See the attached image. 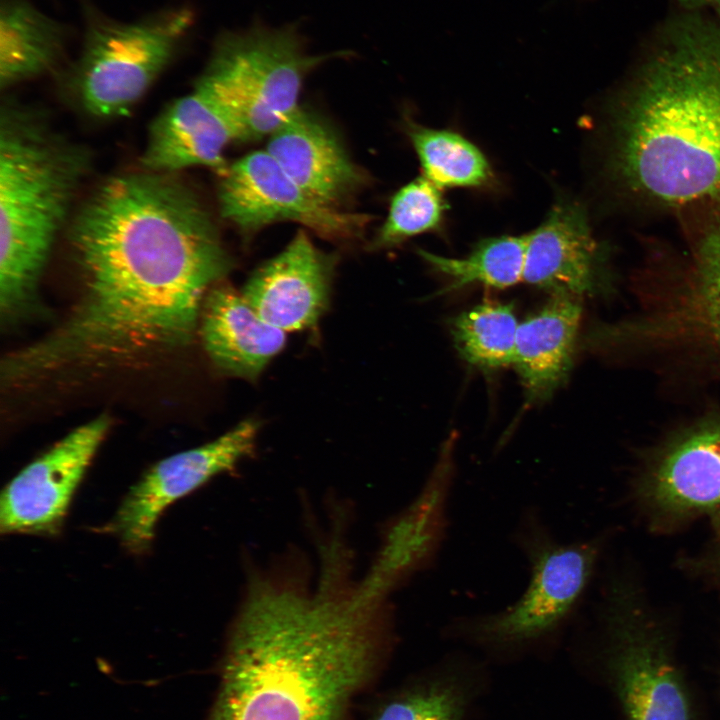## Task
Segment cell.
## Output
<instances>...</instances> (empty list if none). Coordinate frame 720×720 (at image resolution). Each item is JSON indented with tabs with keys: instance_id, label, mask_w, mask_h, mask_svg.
Instances as JSON below:
<instances>
[{
	"instance_id": "cell-1",
	"label": "cell",
	"mask_w": 720,
	"mask_h": 720,
	"mask_svg": "<svg viewBox=\"0 0 720 720\" xmlns=\"http://www.w3.org/2000/svg\"><path fill=\"white\" fill-rule=\"evenodd\" d=\"M380 602L254 581L229 633L209 720H344L374 675Z\"/></svg>"
},
{
	"instance_id": "cell-2",
	"label": "cell",
	"mask_w": 720,
	"mask_h": 720,
	"mask_svg": "<svg viewBox=\"0 0 720 720\" xmlns=\"http://www.w3.org/2000/svg\"><path fill=\"white\" fill-rule=\"evenodd\" d=\"M610 169L631 194L664 207L720 202V23H665L613 115Z\"/></svg>"
},
{
	"instance_id": "cell-3",
	"label": "cell",
	"mask_w": 720,
	"mask_h": 720,
	"mask_svg": "<svg viewBox=\"0 0 720 720\" xmlns=\"http://www.w3.org/2000/svg\"><path fill=\"white\" fill-rule=\"evenodd\" d=\"M88 168V155L40 112L10 99L0 108V315L12 325L37 306L55 240Z\"/></svg>"
},
{
	"instance_id": "cell-4",
	"label": "cell",
	"mask_w": 720,
	"mask_h": 720,
	"mask_svg": "<svg viewBox=\"0 0 720 720\" xmlns=\"http://www.w3.org/2000/svg\"><path fill=\"white\" fill-rule=\"evenodd\" d=\"M335 54L310 55L295 25L221 33L194 82L228 111L241 141L270 136L299 108L306 75Z\"/></svg>"
},
{
	"instance_id": "cell-5",
	"label": "cell",
	"mask_w": 720,
	"mask_h": 720,
	"mask_svg": "<svg viewBox=\"0 0 720 720\" xmlns=\"http://www.w3.org/2000/svg\"><path fill=\"white\" fill-rule=\"evenodd\" d=\"M193 23L185 7L131 22L91 18L68 78L84 111L100 119L127 115L171 64Z\"/></svg>"
},
{
	"instance_id": "cell-6",
	"label": "cell",
	"mask_w": 720,
	"mask_h": 720,
	"mask_svg": "<svg viewBox=\"0 0 720 720\" xmlns=\"http://www.w3.org/2000/svg\"><path fill=\"white\" fill-rule=\"evenodd\" d=\"M513 538L530 570L520 598L502 610L464 616L453 623L473 640L502 648L533 643L566 627L597 556L592 542H559L534 509L522 513Z\"/></svg>"
},
{
	"instance_id": "cell-7",
	"label": "cell",
	"mask_w": 720,
	"mask_h": 720,
	"mask_svg": "<svg viewBox=\"0 0 720 720\" xmlns=\"http://www.w3.org/2000/svg\"><path fill=\"white\" fill-rule=\"evenodd\" d=\"M221 216L243 231L291 221L329 240L359 237L370 216L342 211L298 186L266 151L243 156L220 173Z\"/></svg>"
},
{
	"instance_id": "cell-8",
	"label": "cell",
	"mask_w": 720,
	"mask_h": 720,
	"mask_svg": "<svg viewBox=\"0 0 720 720\" xmlns=\"http://www.w3.org/2000/svg\"><path fill=\"white\" fill-rule=\"evenodd\" d=\"M258 430L259 423L247 419L211 442L156 463L128 491L109 530L128 551L146 552L164 510L250 456Z\"/></svg>"
},
{
	"instance_id": "cell-9",
	"label": "cell",
	"mask_w": 720,
	"mask_h": 720,
	"mask_svg": "<svg viewBox=\"0 0 720 720\" xmlns=\"http://www.w3.org/2000/svg\"><path fill=\"white\" fill-rule=\"evenodd\" d=\"M110 428L101 415L77 427L24 467L3 489L2 534L54 536Z\"/></svg>"
},
{
	"instance_id": "cell-10",
	"label": "cell",
	"mask_w": 720,
	"mask_h": 720,
	"mask_svg": "<svg viewBox=\"0 0 720 720\" xmlns=\"http://www.w3.org/2000/svg\"><path fill=\"white\" fill-rule=\"evenodd\" d=\"M336 257L299 231L249 278L242 295L269 324L286 331L314 328L326 310Z\"/></svg>"
},
{
	"instance_id": "cell-11",
	"label": "cell",
	"mask_w": 720,
	"mask_h": 720,
	"mask_svg": "<svg viewBox=\"0 0 720 720\" xmlns=\"http://www.w3.org/2000/svg\"><path fill=\"white\" fill-rule=\"evenodd\" d=\"M602 248L578 203L558 200L529 235L523 280L552 296L593 293L602 276Z\"/></svg>"
},
{
	"instance_id": "cell-12",
	"label": "cell",
	"mask_w": 720,
	"mask_h": 720,
	"mask_svg": "<svg viewBox=\"0 0 720 720\" xmlns=\"http://www.w3.org/2000/svg\"><path fill=\"white\" fill-rule=\"evenodd\" d=\"M266 151L298 186L328 206L337 207L364 182L335 131L301 108L269 136Z\"/></svg>"
},
{
	"instance_id": "cell-13",
	"label": "cell",
	"mask_w": 720,
	"mask_h": 720,
	"mask_svg": "<svg viewBox=\"0 0 720 720\" xmlns=\"http://www.w3.org/2000/svg\"><path fill=\"white\" fill-rule=\"evenodd\" d=\"M446 447L417 499L397 519L366 583L385 595L388 590L435 560L448 529L453 465Z\"/></svg>"
},
{
	"instance_id": "cell-14",
	"label": "cell",
	"mask_w": 720,
	"mask_h": 720,
	"mask_svg": "<svg viewBox=\"0 0 720 720\" xmlns=\"http://www.w3.org/2000/svg\"><path fill=\"white\" fill-rule=\"evenodd\" d=\"M199 329L214 365L249 381L259 377L286 342L283 330L263 320L242 293L221 282L204 299Z\"/></svg>"
},
{
	"instance_id": "cell-15",
	"label": "cell",
	"mask_w": 720,
	"mask_h": 720,
	"mask_svg": "<svg viewBox=\"0 0 720 720\" xmlns=\"http://www.w3.org/2000/svg\"><path fill=\"white\" fill-rule=\"evenodd\" d=\"M581 305L553 296L518 326L514 365L529 402L544 401L566 380L573 363Z\"/></svg>"
},
{
	"instance_id": "cell-16",
	"label": "cell",
	"mask_w": 720,
	"mask_h": 720,
	"mask_svg": "<svg viewBox=\"0 0 720 720\" xmlns=\"http://www.w3.org/2000/svg\"><path fill=\"white\" fill-rule=\"evenodd\" d=\"M650 495L673 512L720 509V421L695 426L664 452Z\"/></svg>"
},
{
	"instance_id": "cell-17",
	"label": "cell",
	"mask_w": 720,
	"mask_h": 720,
	"mask_svg": "<svg viewBox=\"0 0 720 720\" xmlns=\"http://www.w3.org/2000/svg\"><path fill=\"white\" fill-rule=\"evenodd\" d=\"M68 40L66 25L28 0H1V90L51 71L62 59Z\"/></svg>"
},
{
	"instance_id": "cell-18",
	"label": "cell",
	"mask_w": 720,
	"mask_h": 720,
	"mask_svg": "<svg viewBox=\"0 0 720 720\" xmlns=\"http://www.w3.org/2000/svg\"><path fill=\"white\" fill-rule=\"evenodd\" d=\"M623 648L620 679L630 720H690L683 691L656 646L630 635Z\"/></svg>"
},
{
	"instance_id": "cell-19",
	"label": "cell",
	"mask_w": 720,
	"mask_h": 720,
	"mask_svg": "<svg viewBox=\"0 0 720 720\" xmlns=\"http://www.w3.org/2000/svg\"><path fill=\"white\" fill-rule=\"evenodd\" d=\"M408 136L420 161L423 176L440 188H477L492 179L483 152L461 134L411 122Z\"/></svg>"
},
{
	"instance_id": "cell-20",
	"label": "cell",
	"mask_w": 720,
	"mask_h": 720,
	"mask_svg": "<svg viewBox=\"0 0 720 720\" xmlns=\"http://www.w3.org/2000/svg\"><path fill=\"white\" fill-rule=\"evenodd\" d=\"M526 236L501 235L479 241L464 257L452 258L423 249L419 256L449 280L446 290L470 284L507 288L523 280Z\"/></svg>"
},
{
	"instance_id": "cell-21",
	"label": "cell",
	"mask_w": 720,
	"mask_h": 720,
	"mask_svg": "<svg viewBox=\"0 0 720 720\" xmlns=\"http://www.w3.org/2000/svg\"><path fill=\"white\" fill-rule=\"evenodd\" d=\"M518 326L511 304L488 301L458 315L451 332L466 362L490 370L514 363Z\"/></svg>"
},
{
	"instance_id": "cell-22",
	"label": "cell",
	"mask_w": 720,
	"mask_h": 720,
	"mask_svg": "<svg viewBox=\"0 0 720 720\" xmlns=\"http://www.w3.org/2000/svg\"><path fill=\"white\" fill-rule=\"evenodd\" d=\"M446 208L439 188L423 175L410 181L393 195L374 247H392L413 236L438 229Z\"/></svg>"
},
{
	"instance_id": "cell-23",
	"label": "cell",
	"mask_w": 720,
	"mask_h": 720,
	"mask_svg": "<svg viewBox=\"0 0 720 720\" xmlns=\"http://www.w3.org/2000/svg\"><path fill=\"white\" fill-rule=\"evenodd\" d=\"M689 295L693 322L720 349V221L700 238Z\"/></svg>"
},
{
	"instance_id": "cell-24",
	"label": "cell",
	"mask_w": 720,
	"mask_h": 720,
	"mask_svg": "<svg viewBox=\"0 0 720 720\" xmlns=\"http://www.w3.org/2000/svg\"><path fill=\"white\" fill-rule=\"evenodd\" d=\"M462 691L448 682H431L386 700L368 720H462Z\"/></svg>"
},
{
	"instance_id": "cell-25",
	"label": "cell",
	"mask_w": 720,
	"mask_h": 720,
	"mask_svg": "<svg viewBox=\"0 0 720 720\" xmlns=\"http://www.w3.org/2000/svg\"><path fill=\"white\" fill-rule=\"evenodd\" d=\"M680 4L690 8H698L701 7L707 3H709V0H677Z\"/></svg>"
},
{
	"instance_id": "cell-26",
	"label": "cell",
	"mask_w": 720,
	"mask_h": 720,
	"mask_svg": "<svg viewBox=\"0 0 720 720\" xmlns=\"http://www.w3.org/2000/svg\"><path fill=\"white\" fill-rule=\"evenodd\" d=\"M709 3L714 7L719 19H720V0H709Z\"/></svg>"
},
{
	"instance_id": "cell-27",
	"label": "cell",
	"mask_w": 720,
	"mask_h": 720,
	"mask_svg": "<svg viewBox=\"0 0 720 720\" xmlns=\"http://www.w3.org/2000/svg\"><path fill=\"white\" fill-rule=\"evenodd\" d=\"M716 520H717V526H718V528H719V530H720V509L717 510Z\"/></svg>"
}]
</instances>
